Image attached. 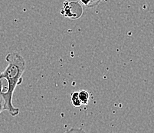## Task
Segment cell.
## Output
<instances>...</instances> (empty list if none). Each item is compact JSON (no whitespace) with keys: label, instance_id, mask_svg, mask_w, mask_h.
Instances as JSON below:
<instances>
[{"label":"cell","instance_id":"1","mask_svg":"<svg viewBox=\"0 0 154 133\" xmlns=\"http://www.w3.org/2000/svg\"><path fill=\"white\" fill-rule=\"evenodd\" d=\"M5 60L8 65L1 72L0 79L7 81V89L5 92L2 91V96L5 101V110L9 114L15 117L19 114V109L12 104V98L15 89L18 85H20L23 82V75L26 68V61L19 52H11L7 55Z\"/></svg>","mask_w":154,"mask_h":133},{"label":"cell","instance_id":"2","mask_svg":"<svg viewBox=\"0 0 154 133\" xmlns=\"http://www.w3.org/2000/svg\"><path fill=\"white\" fill-rule=\"evenodd\" d=\"M61 13L63 14L65 17L75 19L82 16L83 9L79 2H65L64 3L63 9L61 11Z\"/></svg>","mask_w":154,"mask_h":133},{"label":"cell","instance_id":"3","mask_svg":"<svg viewBox=\"0 0 154 133\" xmlns=\"http://www.w3.org/2000/svg\"><path fill=\"white\" fill-rule=\"evenodd\" d=\"M78 95H79V99L82 105L87 106L89 103V100H90V94L88 93L86 90H82L78 92Z\"/></svg>","mask_w":154,"mask_h":133},{"label":"cell","instance_id":"4","mask_svg":"<svg viewBox=\"0 0 154 133\" xmlns=\"http://www.w3.org/2000/svg\"><path fill=\"white\" fill-rule=\"evenodd\" d=\"M70 100L71 103L75 107L79 108L82 106L81 101L79 99V95H78V92H74L71 94L70 96Z\"/></svg>","mask_w":154,"mask_h":133},{"label":"cell","instance_id":"5","mask_svg":"<svg viewBox=\"0 0 154 133\" xmlns=\"http://www.w3.org/2000/svg\"><path fill=\"white\" fill-rule=\"evenodd\" d=\"M2 80L3 79H0V113L2 112L5 110V101H4L3 97L2 96V89H3V86H2Z\"/></svg>","mask_w":154,"mask_h":133},{"label":"cell","instance_id":"6","mask_svg":"<svg viewBox=\"0 0 154 133\" xmlns=\"http://www.w3.org/2000/svg\"><path fill=\"white\" fill-rule=\"evenodd\" d=\"M63 133H86L82 128H71Z\"/></svg>","mask_w":154,"mask_h":133},{"label":"cell","instance_id":"7","mask_svg":"<svg viewBox=\"0 0 154 133\" xmlns=\"http://www.w3.org/2000/svg\"><path fill=\"white\" fill-rule=\"evenodd\" d=\"M101 1L102 0H91V3L88 8H93V7L97 6L98 4H100Z\"/></svg>","mask_w":154,"mask_h":133},{"label":"cell","instance_id":"8","mask_svg":"<svg viewBox=\"0 0 154 133\" xmlns=\"http://www.w3.org/2000/svg\"><path fill=\"white\" fill-rule=\"evenodd\" d=\"M80 2H82V5L88 8V7H89V5H90L91 3V0H80Z\"/></svg>","mask_w":154,"mask_h":133},{"label":"cell","instance_id":"9","mask_svg":"<svg viewBox=\"0 0 154 133\" xmlns=\"http://www.w3.org/2000/svg\"><path fill=\"white\" fill-rule=\"evenodd\" d=\"M0 75H1V72H0Z\"/></svg>","mask_w":154,"mask_h":133}]
</instances>
